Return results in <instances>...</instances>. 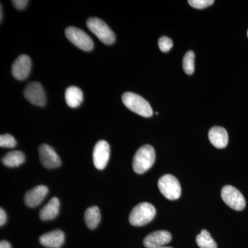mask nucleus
Here are the masks:
<instances>
[{"label": "nucleus", "mask_w": 248, "mask_h": 248, "mask_svg": "<svg viewBox=\"0 0 248 248\" xmlns=\"http://www.w3.org/2000/svg\"><path fill=\"white\" fill-rule=\"evenodd\" d=\"M155 161V151L151 145L141 146L134 156L133 167L134 171L139 174L151 169Z\"/></svg>", "instance_id": "obj_1"}, {"label": "nucleus", "mask_w": 248, "mask_h": 248, "mask_svg": "<svg viewBox=\"0 0 248 248\" xmlns=\"http://www.w3.org/2000/svg\"><path fill=\"white\" fill-rule=\"evenodd\" d=\"M122 102L130 110L144 117L153 115V108L144 98L133 93H125L122 96Z\"/></svg>", "instance_id": "obj_2"}, {"label": "nucleus", "mask_w": 248, "mask_h": 248, "mask_svg": "<svg viewBox=\"0 0 248 248\" xmlns=\"http://www.w3.org/2000/svg\"><path fill=\"white\" fill-rule=\"evenodd\" d=\"M156 209L151 203L143 202L133 209L129 216V222L134 226H143L154 219Z\"/></svg>", "instance_id": "obj_3"}, {"label": "nucleus", "mask_w": 248, "mask_h": 248, "mask_svg": "<svg viewBox=\"0 0 248 248\" xmlns=\"http://www.w3.org/2000/svg\"><path fill=\"white\" fill-rule=\"evenodd\" d=\"M86 25L90 31L93 32L99 40L105 45H112L115 42V35L110 28L99 18H89Z\"/></svg>", "instance_id": "obj_4"}, {"label": "nucleus", "mask_w": 248, "mask_h": 248, "mask_svg": "<svg viewBox=\"0 0 248 248\" xmlns=\"http://www.w3.org/2000/svg\"><path fill=\"white\" fill-rule=\"evenodd\" d=\"M158 187L161 194L169 200H177L182 195L180 183L172 174H165L160 178Z\"/></svg>", "instance_id": "obj_5"}, {"label": "nucleus", "mask_w": 248, "mask_h": 248, "mask_svg": "<svg viewBox=\"0 0 248 248\" xmlns=\"http://www.w3.org/2000/svg\"><path fill=\"white\" fill-rule=\"evenodd\" d=\"M68 40L77 47L84 50L91 51L94 47L92 39L84 31L76 27H68L65 31Z\"/></svg>", "instance_id": "obj_6"}, {"label": "nucleus", "mask_w": 248, "mask_h": 248, "mask_svg": "<svg viewBox=\"0 0 248 248\" xmlns=\"http://www.w3.org/2000/svg\"><path fill=\"white\" fill-rule=\"evenodd\" d=\"M221 197L226 205L236 211H241L246 207V202L244 195L233 186H224L221 190Z\"/></svg>", "instance_id": "obj_7"}, {"label": "nucleus", "mask_w": 248, "mask_h": 248, "mask_svg": "<svg viewBox=\"0 0 248 248\" xmlns=\"http://www.w3.org/2000/svg\"><path fill=\"white\" fill-rule=\"evenodd\" d=\"M24 97L29 102L37 107H44L46 102L45 90L39 82H31L24 91Z\"/></svg>", "instance_id": "obj_8"}, {"label": "nucleus", "mask_w": 248, "mask_h": 248, "mask_svg": "<svg viewBox=\"0 0 248 248\" xmlns=\"http://www.w3.org/2000/svg\"><path fill=\"white\" fill-rule=\"evenodd\" d=\"M110 153V146L107 141L101 140L96 143L93 153V163L96 169L98 170L105 169L109 161Z\"/></svg>", "instance_id": "obj_9"}, {"label": "nucleus", "mask_w": 248, "mask_h": 248, "mask_svg": "<svg viewBox=\"0 0 248 248\" xmlns=\"http://www.w3.org/2000/svg\"><path fill=\"white\" fill-rule=\"evenodd\" d=\"M41 163L46 169H53L61 166V159L52 147L47 144L41 145L39 148Z\"/></svg>", "instance_id": "obj_10"}, {"label": "nucleus", "mask_w": 248, "mask_h": 248, "mask_svg": "<svg viewBox=\"0 0 248 248\" xmlns=\"http://www.w3.org/2000/svg\"><path fill=\"white\" fill-rule=\"evenodd\" d=\"M31 70V60L28 55H22L18 57L13 63L11 71L14 78L22 81L27 79L30 74Z\"/></svg>", "instance_id": "obj_11"}, {"label": "nucleus", "mask_w": 248, "mask_h": 248, "mask_svg": "<svg viewBox=\"0 0 248 248\" xmlns=\"http://www.w3.org/2000/svg\"><path fill=\"white\" fill-rule=\"evenodd\" d=\"M172 239V235L168 231L154 232L146 236L143 240V246L146 248L163 247L169 244Z\"/></svg>", "instance_id": "obj_12"}, {"label": "nucleus", "mask_w": 248, "mask_h": 248, "mask_svg": "<svg viewBox=\"0 0 248 248\" xmlns=\"http://www.w3.org/2000/svg\"><path fill=\"white\" fill-rule=\"evenodd\" d=\"M48 189L46 186L40 185L31 189L24 197L26 205L30 208H35L40 205L48 195Z\"/></svg>", "instance_id": "obj_13"}, {"label": "nucleus", "mask_w": 248, "mask_h": 248, "mask_svg": "<svg viewBox=\"0 0 248 248\" xmlns=\"http://www.w3.org/2000/svg\"><path fill=\"white\" fill-rule=\"evenodd\" d=\"M65 236L63 232L56 230L42 235L40 242L42 246L48 248H60L64 243Z\"/></svg>", "instance_id": "obj_14"}, {"label": "nucleus", "mask_w": 248, "mask_h": 248, "mask_svg": "<svg viewBox=\"0 0 248 248\" xmlns=\"http://www.w3.org/2000/svg\"><path fill=\"white\" fill-rule=\"evenodd\" d=\"M210 143L215 148H226L228 143V134L225 128L220 126H215L210 129L208 134Z\"/></svg>", "instance_id": "obj_15"}, {"label": "nucleus", "mask_w": 248, "mask_h": 248, "mask_svg": "<svg viewBox=\"0 0 248 248\" xmlns=\"http://www.w3.org/2000/svg\"><path fill=\"white\" fill-rule=\"evenodd\" d=\"M60 200L57 197H53L48 203L40 210V217L43 221L52 220L58 216L60 210Z\"/></svg>", "instance_id": "obj_16"}, {"label": "nucleus", "mask_w": 248, "mask_h": 248, "mask_svg": "<svg viewBox=\"0 0 248 248\" xmlns=\"http://www.w3.org/2000/svg\"><path fill=\"white\" fill-rule=\"evenodd\" d=\"M65 99L68 107L76 108L79 107L83 102L82 91L76 86H71L66 89Z\"/></svg>", "instance_id": "obj_17"}, {"label": "nucleus", "mask_w": 248, "mask_h": 248, "mask_svg": "<svg viewBox=\"0 0 248 248\" xmlns=\"http://www.w3.org/2000/svg\"><path fill=\"white\" fill-rule=\"evenodd\" d=\"M25 155L22 151H11L3 156L1 162L9 168H16L24 164Z\"/></svg>", "instance_id": "obj_18"}, {"label": "nucleus", "mask_w": 248, "mask_h": 248, "mask_svg": "<svg viewBox=\"0 0 248 248\" xmlns=\"http://www.w3.org/2000/svg\"><path fill=\"white\" fill-rule=\"evenodd\" d=\"M85 222L90 229L97 228L101 221V213L97 206L90 207L85 212Z\"/></svg>", "instance_id": "obj_19"}, {"label": "nucleus", "mask_w": 248, "mask_h": 248, "mask_svg": "<svg viewBox=\"0 0 248 248\" xmlns=\"http://www.w3.org/2000/svg\"><path fill=\"white\" fill-rule=\"evenodd\" d=\"M196 242L200 248H217L216 242L206 230H202L197 235Z\"/></svg>", "instance_id": "obj_20"}, {"label": "nucleus", "mask_w": 248, "mask_h": 248, "mask_svg": "<svg viewBox=\"0 0 248 248\" xmlns=\"http://www.w3.org/2000/svg\"><path fill=\"white\" fill-rule=\"evenodd\" d=\"M195 55L193 51H188L184 56L183 60V68L186 74H193L195 71Z\"/></svg>", "instance_id": "obj_21"}, {"label": "nucleus", "mask_w": 248, "mask_h": 248, "mask_svg": "<svg viewBox=\"0 0 248 248\" xmlns=\"http://www.w3.org/2000/svg\"><path fill=\"white\" fill-rule=\"evenodd\" d=\"M17 145L16 139L9 134H5L0 136V146L1 148H12Z\"/></svg>", "instance_id": "obj_22"}, {"label": "nucleus", "mask_w": 248, "mask_h": 248, "mask_svg": "<svg viewBox=\"0 0 248 248\" xmlns=\"http://www.w3.org/2000/svg\"><path fill=\"white\" fill-rule=\"evenodd\" d=\"M159 49L163 53H167L173 46V42L169 37L163 36L158 41Z\"/></svg>", "instance_id": "obj_23"}, {"label": "nucleus", "mask_w": 248, "mask_h": 248, "mask_svg": "<svg viewBox=\"0 0 248 248\" xmlns=\"http://www.w3.org/2000/svg\"><path fill=\"white\" fill-rule=\"evenodd\" d=\"M188 3L195 9H203L213 5L215 1L214 0H189Z\"/></svg>", "instance_id": "obj_24"}, {"label": "nucleus", "mask_w": 248, "mask_h": 248, "mask_svg": "<svg viewBox=\"0 0 248 248\" xmlns=\"http://www.w3.org/2000/svg\"><path fill=\"white\" fill-rule=\"evenodd\" d=\"M15 7L18 10H23L27 7L29 1L27 0H14L11 1Z\"/></svg>", "instance_id": "obj_25"}, {"label": "nucleus", "mask_w": 248, "mask_h": 248, "mask_svg": "<svg viewBox=\"0 0 248 248\" xmlns=\"http://www.w3.org/2000/svg\"><path fill=\"white\" fill-rule=\"evenodd\" d=\"M7 221V216L4 209H0V226H3Z\"/></svg>", "instance_id": "obj_26"}, {"label": "nucleus", "mask_w": 248, "mask_h": 248, "mask_svg": "<svg viewBox=\"0 0 248 248\" xmlns=\"http://www.w3.org/2000/svg\"><path fill=\"white\" fill-rule=\"evenodd\" d=\"M0 248H11V246L8 241H1L0 243Z\"/></svg>", "instance_id": "obj_27"}, {"label": "nucleus", "mask_w": 248, "mask_h": 248, "mask_svg": "<svg viewBox=\"0 0 248 248\" xmlns=\"http://www.w3.org/2000/svg\"><path fill=\"white\" fill-rule=\"evenodd\" d=\"M0 11H1V13H0V21H1H1H2V16H3V14H2V6H1V9H0Z\"/></svg>", "instance_id": "obj_28"}, {"label": "nucleus", "mask_w": 248, "mask_h": 248, "mask_svg": "<svg viewBox=\"0 0 248 248\" xmlns=\"http://www.w3.org/2000/svg\"><path fill=\"white\" fill-rule=\"evenodd\" d=\"M156 248H171V247H164V246H163V247Z\"/></svg>", "instance_id": "obj_29"}, {"label": "nucleus", "mask_w": 248, "mask_h": 248, "mask_svg": "<svg viewBox=\"0 0 248 248\" xmlns=\"http://www.w3.org/2000/svg\"><path fill=\"white\" fill-rule=\"evenodd\" d=\"M247 35H248V32H247Z\"/></svg>", "instance_id": "obj_30"}]
</instances>
